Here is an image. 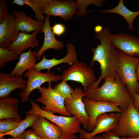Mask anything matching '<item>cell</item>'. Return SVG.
Wrapping results in <instances>:
<instances>
[{
    "label": "cell",
    "mask_w": 139,
    "mask_h": 139,
    "mask_svg": "<svg viewBox=\"0 0 139 139\" xmlns=\"http://www.w3.org/2000/svg\"><path fill=\"white\" fill-rule=\"evenodd\" d=\"M96 33L94 36L99 39L100 44L92 50L93 55L90 66L92 67L95 62H97L100 65L101 74L97 80L90 87H92L98 86L101 80L105 77L115 78L119 62V51L111 42L109 28L105 27Z\"/></svg>",
    "instance_id": "obj_1"
},
{
    "label": "cell",
    "mask_w": 139,
    "mask_h": 139,
    "mask_svg": "<svg viewBox=\"0 0 139 139\" xmlns=\"http://www.w3.org/2000/svg\"><path fill=\"white\" fill-rule=\"evenodd\" d=\"M100 87L88 88L85 97L95 101H107L116 104L123 110L131 103L132 99L128 93L126 85L116 73L115 78L107 77Z\"/></svg>",
    "instance_id": "obj_2"
},
{
    "label": "cell",
    "mask_w": 139,
    "mask_h": 139,
    "mask_svg": "<svg viewBox=\"0 0 139 139\" xmlns=\"http://www.w3.org/2000/svg\"><path fill=\"white\" fill-rule=\"evenodd\" d=\"M118 58L117 74L126 85L127 91L131 97L134 93H139V83L136 79V69L139 64V57L128 56L119 51Z\"/></svg>",
    "instance_id": "obj_3"
},
{
    "label": "cell",
    "mask_w": 139,
    "mask_h": 139,
    "mask_svg": "<svg viewBox=\"0 0 139 139\" xmlns=\"http://www.w3.org/2000/svg\"><path fill=\"white\" fill-rule=\"evenodd\" d=\"M29 99L31 108L25 112L26 114L37 115L44 117L58 126L64 134L73 135L79 132L82 123L76 116L56 115L50 111L43 110L37 103Z\"/></svg>",
    "instance_id": "obj_4"
},
{
    "label": "cell",
    "mask_w": 139,
    "mask_h": 139,
    "mask_svg": "<svg viewBox=\"0 0 139 139\" xmlns=\"http://www.w3.org/2000/svg\"><path fill=\"white\" fill-rule=\"evenodd\" d=\"M51 82H49L48 86H40L37 89L41 94L36 101L44 106L41 109L45 111H50L53 114L56 113L65 116L70 117L71 115L65 109V98L53 88Z\"/></svg>",
    "instance_id": "obj_5"
},
{
    "label": "cell",
    "mask_w": 139,
    "mask_h": 139,
    "mask_svg": "<svg viewBox=\"0 0 139 139\" xmlns=\"http://www.w3.org/2000/svg\"><path fill=\"white\" fill-rule=\"evenodd\" d=\"M60 76L62 81L71 80L81 83L84 92L96 80L92 67L78 61L64 70Z\"/></svg>",
    "instance_id": "obj_6"
},
{
    "label": "cell",
    "mask_w": 139,
    "mask_h": 139,
    "mask_svg": "<svg viewBox=\"0 0 139 139\" xmlns=\"http://www.w3.org/2000/svg\"><path fill=\"white\" fill-rule=\"evenodd\" d=\"M113 131L119 137H133L139 134V112L131 103L121 115Z\"/></svg>",
    "instance_id": "obj_7"
},
{
    "label": "cell",
    "mask_w": 139,
    "mask_h": 139,
    "mask_svg": "<svg viewBox=\"0 0 139 139\" xmlns=\"http://www.w3.org/2000/svg\"><path fill=\"white\" fill-rule=\"evenodd\" d=\"M23 77H27L28 81L25 89L22 90L19 94L23 103L27 101L29 95L33 90L41 86L43 84L50 81L56 83L60 80L61 78L60 75H57L53 72L47 71L43 73L34 68L28 70L24 73Z\"/></svg>",
    "instance_id": "obj_8"
},
{
    "label": "cell",
    "mask_w": 139,
    "mask_h": 139,
    "mask_svg": "<svg viewBox=\"0 0 139 139\" xmlns=\"http://www.w3.org/2000/svg\"><path fill=\"white\" fill-rule=\"evenodd\" d=\"M85 94V92L81 88H76L70 98L65 99L64 105L66 110L71 115L77 117L81 122L84 129H87L89 117L83 101Z\"/></svg>",
    "instance_id": "obj_9"
},
{
    "label": "cell",
    "mask_w": 139,
    "mask_h": 139,
    "mask_svg": "<svg viewBox=\"0 0 139 139\" xmlns=\"http://www.w3.org/2000/svg\"><path fill=\"white\" fill-rule=\"evenodd\" d=\"M86 112L89 117V122L87 128L91 132L95 126L96 118L99 115L105 113L118 112L123 110L116 104L106 101H95L84 97L83 99Z\"/></svg>",
    "instance_id": "obj_10"
},
{
    "label": "cell",
    "mask_w": 139,
    "mask_h": 139,
    "mask_svg": "<svg viewBox=\"0 0 139 139\" xmlns=\"http://www.w3.org/2000/svg\"><path fill=\"white\" fill-rule=\"evenodd\" d=\"M120 115L121 113L111 112L99 115L96 118L95 126L92 131L88 132L84 129H80L79 132L80 138L90 139L98 134L113 131L117 126Z\"/></svg>",
    "instance_id": "obj_11"
},
{
    "label": "cell",
    "mask_w": 139,
    "mask_h": 139,
    "mask_svg": "<svg viewBox=\"0 0 139 139\" xmlns=\"http://www.w3.org/2000/svg\"><path fill=\"white\" fill-rule=\"evenodd\" d=\"M111 42L114 47L124 54L133 57H139V39L124 33L111 34Z\"/></svg>",
    "instance_id": "obj_12"
},
{
    "label": "cell",
    "mask_w": 139,
    "mask_h": 139,
    "mask_svg": "<svg viewBox=\"0 0 139 139\" xmlns=\"http://www.w3.org/2000/svg\"><path fill=\"white\" fill-rule=\"evenodd\" d=\"M43 14L49 16L60 17L65 21L71 19L77 12L75 1H53L42 10Z\"/></svg>",
    "instance_id": "obj_13"
},
{
    "label": "cell",
    "mask_w": 139,
    "mask_h": 139,
    "mask_svg": "<svg viewBox=\"0 0 139 139\" xmlns=\"http://www.w3.org/2000/svg\"><path fill=\"white\" fill-rule=\"evenodd\" d=\"M67 51L64 57L59 59H56L53 58L48 59L44 55L41 61L36 63L34 67L36 70L41 72L44 70H47V71H50L53 67L60 64L65 63L71 66L78 61L76 52L74 46L70 43H68L66 45Z\"/></svg>",
    "instance_id": "obj_14"
},
{
    "label": "cell",
    "mask_w": 139,
    "mask_h": 139,
    "mask_svg": "<svg viewBox=\"0 0 139 139\" xmlns=\"http://www.w3.org/2000/svg\"><path fill=\"white\" fill-rule=\"evenodd\" d=\"M31 127L42 139H60L63 134L58 126L41 116L34 121Z\"/></svg>",
    "instance_id": "obj_15"
},
{
    "label": "cell",
    "mask_w": 139,
    "mask_h": 139,
    "mask_svg": "<svg viewBox=\"0 0 139 139\" xmlns=\"http://www.w3.org/2000/svg\"><path fill=\"white\" fill-rule=\"evenodd\" d=\"M20 32L17 27L13 13H9L0 23V46L7 47L16 39Z\"/></svg>",
    "instance_id": "obj_16"
},
{
    "label": "cell",
    "mask_w": 139,
    "mask_h": 139,
    "mask_svg": "<svg viewBox=\"0 0 139 139\" xmlns=\"http://www.w3.org/2000/svg\"><path fill=\"white\" fill-rule=\"evenodd\" d=\"M27 81L23 76H11L10 74L0 72V99L9 98L12 92L17 89L22 90L27 86Z\"/></svg>",
    "instance_id": "obj_17"
},
{
    "label": "cell",
    "mask_w": 139,
    "mask_h": 139,
    "mask_svg": "<svg viewBox=\"0 0 139 139\" xmlns=\"http://www.w3.org/2000/svg\"><path fill=\"white\" fill-rule=\"evenodd\" d=\"M50 16L46 15L43 27L40 32H43L44 38L43 44L40 49L36 53L38 60L39 61L43 54L47 50L51 49L60 50L63 49L64 45L63 42L57 40L55 38L50 27Z\"/></svg>",
    "instance_id": "obj_18"
},
{
    "label": "cell",
    "mask_w": 139,
    "mask_h": 139,
    "mask_svg": "<svg viewBox=\"0 0 139 139\" xmlns=\"http://www.w3.org/2000/svg\"><path fill=\"white\" fill-rule=\"evenodd\" d=\"M39 32H33L31 34L20 32L16 40L7 48L15 54L20 55L28 48H34L39 45L37 39Z\"/></svg>",
    "instance_id": "obj_19"
},
{
    "label": "cell",
    "mask_w": 139,
    "mask_h": 139,
    "mask_svg": "<svg viewBox=\"0 0 139 139\" xmlns=\"http://www.w3.org/2000/svg\"><path fill=\"white\" fill-rule=\"evenodd\" d=\"M13 13L15 17L17 27L19 31H26L28 33L35 31L39 32L42 30L44 22L28 16L22 10H15Z\"/></svg>",
    "instance_id": "obj_20"
},
{
    "label": "cell",
    "mask_w": 139,
    "mask_h": 139,
    "mask_svg": "<svg viewBox=\"0 0 139 139\" xmlns=\"http://www.w3.org/2000/svg\"><path fill=\"white\" fill-rule=\"evenodd\" d=\"M36 53V51H32L31 48H29L27 51L22 53L20 55L19 61L10 73V75L13 76H23L26 70L34 68L38 60Z\"/></svg>",
    "instance_id": "obj_21"
},
{
    "label": "cell",
    "mask_w": 139,
    "mask_h": 139,
    "mask_svg": "<svg viewBox=\"0 0 139 139\" xmlns=\"http://www.w3.org/2000/svg\"><path fill=\"white\" fill-rule=\"evenodd\" d=\"M19 103V99L15 98L0 99V120L10 119L21 121Z\"/></svg>",
    "instance_id": "obj_22"
},
{
    "label": "cell",
    "mask_w": 139,
    "mask_h": 139,
    "mask_svg": "<svg viewBox=\"0 0 139 139\" xmlns=\"http://www.w3.org/2000/svg\"><path fill=\"white\" fill-rule=\"evenodd\" d=\"M95 12L118 14L122 16L126 20L130 30L133 29V22L135 18L139 15V11L133 12L130 11L125 6L123 0H120L117 5L110 9L102 10Z\"/></svg>",
    "instance_id": "obj_23"
},
{
    "label": "cell",
    "mask_w": 139,
    "mask_h": 139,
    "mask_svg": "<svg viewBox=\"0 0 139 139\" xmlns=\"http://www.w3.org/2000/svg\"><path fill=\"white\" fill-rule=\"evenodd\" d=\"M25 118L22 120L18 126L12 131L7 133L0 134V137L10 135L15 137L22 134L27 128L31 127L34 121L39 116L37 115L26 114Z\"/></svg>",
    "instance_id": "obj_24"
},
{
    "label": "cell",
    "mask_w": 139,
    "mask_h": 139,
    "mask_svg": "<svg viewBox=\"0 0 139 139\" xmlns=\"http://www.w3.org/2000/svg\"><path fill=\"white\" fill-rule=\"evenodd\" d=\"M105 0H77L75 1L76 7L78 10L76 14V17H82L87 14V8L91 4L100 7L102 5Z\"/></svg>",
    "instance_id": "obj_25"
},
{
    "label": "cell",
    "mask_w": 139,
    "mask_h": 139,
    "mask_svg": "<svg viewBox=\"0 0 139 139\" xmlns=\"http://www.w3.org/2000/svg\"><path fill=\"white\" fill-rule=\"evenodd\" d=\"M19 56L7 47H0V68L5 67L6 64L18 59Z\"/></svg>",
    "instance_id": "obj_26"
},
{
    "label": "cell",
    "mask_w": 139,
    "mask_h": 139,
    "mask_svg": "<svg viewBox=\"0 0 139 139\" xmlns=\"http://www.w3.org/2000/svg\"><path fill=\"white\" fill-rule=\"evenodd\" d=\"M12 4H15L21 6L24 5L29 6L34 12L35 15L34 17L36 20L44 22L45 17L42 13V10L32 3L30 0H14Z\"/></svg>",
    "instance_id": "obj_27"
},
{
    "label": "cell",
    "mask_w": 139,
    "mask_h": 139,
    "mask_svg": "<svg viewBox=\"0 0 139 139\" xmlns=\"http://www.w3.org/2000/svg\"><path fill=\"white\" fill-rule=\"evenodd\" d=\"M65 80L56 84L54 89L64 98H70L74 90Z\"/></svg>",
    "instance_id": "obj_28"
},
{
    "label": "cell",
    "mask_w": 139,
    "mask_h": 139,
    "mask_svg": "<svg viewBox=\"0 0 139 139\" xmlns=\"http://www.w3.org/2000/svg\"><path fill=\"white\" fill-rule=\"evenodd\" d=\"M21 121L10 119L0 120V134L8 133L16 128Z\"/></svg>",
    "instance_id": "obj_29"
},
{
    "label": "cell",
    "mask_w": 139,
    "mask_h": 139,
    "mask_svg": "<svg viewBox=\"0 0 139 139\" xmlns=\"http://www.w3.org/2000/svg\"><path fill=\"white\" fill-rule=\"evenodd\" d=\"M8 7L7 3L4 0L0 1V23L7 17L8 14Z\"/></svg>",
    "instance_id": "obj_30"
},
{
    "label": "cell",
    "mask_w": 139,
    "mask_h": 139,
    "mask_svg": "<svg viewBox=\"0 0 139 139\" xmlns=\"http://www.w3.org/2000/svg\"><path fill=\"white\" fill-rule=\"evenodd\" d=\"M52 31L54 35L60 36L65 32V26L61 23H57L51 28Z\"/></svg>",
    "instance_id": "obj_31"
},
{
    "label": "cell",
    "mask_w": 139,
    "mask_h": 139,
    "mask_svg": "<svg viewBox=\"0 0 139 139\" xmlns=\"http://www.w3.org/2000/svg\"><path fill=\"white\" fill-rule=\"evenodd\" d=\"M41 10L44 9L50 4L52 0H30Z\"/></svg>",
    "instance_id": "obj_32"
},
{
    "label": "cell",
    "mask_w": 139,
    "mask_h": 139,
    "mask_svg": "<svg viewBox=\"0 0 139 139\" xmlns=\"http://www.w3.org/2000/svg\"><path fill=\"white\" fill-rule=\"evenodd\" d=\"M22 134L25 139H42L32 129L25 131Z\"/></svg>",
    "instance_id": "obj_33"
},
{
    "label": "cell",
    "mask_w": 139,
    "mask_h": 139,
    "mask_svg": "<svg viewBox=\"0 0 139 139\" xmlns=\"http://www.w3.org/2000/svg\"><path fill=\"white\" fill-rule=\"evenodd\" d=\"M102 137L103 139H122L113 131L103 133Z\"/></svg>",
    "instance_id": "obj_34"
},
{
    "label": "cell",
    "mask_w": 139,
    "mask_h": 139,
    "mask_svg": "<svg viewBox=\"0 0 139 139\" xmlns=\"http://www.w3.org/2000/svg\"><path fill=\"white\" fill-rule=\"evenodd\" d=\"M131 97L132 99V104L133 106L139 112V93H134Z\"/></svg>",
    "instance_id": "obj_35"
},
{
    "label": "cell",
    "mask_w": 139,
    "mask_h": 139,
    "mask_svg": "<svg viewBox=\"0 0 139 139\" xmlns=\"http://www.w3.org/2000/svg\"><path fill=\"white\" fill-rule=\"evenodd\" d=\"M77 136L75 135H67L64 134L60 139H78Z\"/></svg>",
    "instance_id": "obj_36"
},
{
    "label": "cell",
    "mask_w": 139,
    "mask_h": 139,
    "mask_svg": "<svg viewBox=\"0 0 139 139\" xmlns=\"http://www.w3.org/2000/svg\"><path fill=\"white\" fill-rule=\"evenodd\" d=\"M136 76L137 80L139 82V64L137 65L136 67Z\"/></svg>",
    "instance_id": "obj_37"
},
{
    "label": "cell",
    "mask_w": 139,
    "mask_h": 139,
    "mask_svg": "<svg viewBox=\"0 0 139 139\" xmlns=\"http://www.w3.org/2000/svg\"><path fill=\"white\" fill-rule=\"evenodd\" d=\"M7 139H25L22 134H21L15 137H10Z\"/></svg>",
    "instance_id": "obj_38"
},
{
    "label": "cell",
    "mask_w": 139,
    "mask_h": 139,
    "mask_svg": "<svg viewBox=\"0 0 139 139\" xmlns=\"http://www.w3.org/2000/svg\"><path fill=\"white\" fill-rule=\"evenodd\" d=\"M103 28V27L101 26L97 25L95 27L94 30L95 32H96L101 31L102 29Z\"/></svg>",
    "instance_id": "obj_39"
},
{
    "label": "cell",
    "mask_w": 139,
    "mask_h": 139,
    "mask_svg": "<svg viewBox=\"0 0 139 139\" xmlns=\"http://www.w3.org/2000/svg\"><path fill=\"white\" fill-rule=\"evenodd\" d=\"M120 138L122 139H139V134L137 136L133 137H121Z\"/></svg>",
    "instance_id": "obj_40"
},
{
    "label": "cell",
    "mask_w": 139,
    "mask_h": 139,
    "mask_svg": "<svg viewBox=\"0 0 139 139\" xmlns=\"http://www.w3.org/2000/svg\"><path fill=\"white\" fill-rule=\"evenodd\" d=\"M90 139H103L102 136H94Z\"/></svg>",
    "instance_id": "obj_41"
},
{
    "label": "cell",
    "mask_w": 139,
    "mask_h": 139,
    "mask_svg": "<svg viewBox=\"0 0 139 139\" xmlns=\"http://www.w3.org/2000/svg\"><path fill=\"white\" fill-rule=\"evenodd\" d=\"M0 139H5L4 136L0 137Z\"/></svg>",
    "instance_id": "obj_42"
},
{
    "label": "cell",
    "mask_w": 139,
    "mask_h": 139,
    "mask_svg": "<svg viewBox=\"0 0 139 139\" xmlns=\"http://www.w3.org/2000/svg\"><path fill=\"white\" fill-rule=\"evenodd\" d=\"M139 83V82H138Z\"/></svg>",
    "instance_id": "obj_43"
}]
</instances>
